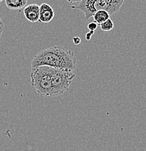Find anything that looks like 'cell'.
Wrapping results in <instances>:
<instances>
[{"label": "cell", "instance_id": "1", "mask_svg": "<svg viewBox=\"0 0 146 151\" xmlns=\"http://www.w3.org/2000/svg\"><path fill=\"white\" fill-rule=\"evenodd\" d=\"M78 60L72 50L65 47L54 46L38 52L31 62V68L48 66L57 69L75 70Z\"/></svg>", "mask_w": 146, "mask_h": 151}, {"label": "cell", "instance_id": "2", "mask_svg": "<svg viewBox=\"0 0 146 151\" xmlns=\"http://www.w3.org/2000/svg\"><path fill=\"white\" fill-rule=\"evenodd\" d=\"M125 0H82L72 9L81 11L86 20H89L94 14L99 10H105L110 15L117 13L120 9Z\"/></svg>", "mask_w": 146, "mask_h": 151}, {"label": "cell", "instance_id": "3", "mask_svg": "<svg viewBox=\"0 0 146 151\" xmlns=\"http://www.w3.org/2000/svg\"><path fill=\"white\" fill-rule=\"evenodd\" d=\"M31 81L32 86L41 97H53L50 67L39 66L31 68Z\"/></svg>", "mask_w": 146, "mask_h": 151}, {"label": "cell", "instance_id": "4", "mask_svg": "<svg viewBox=\"0 0 146 151\" xmlns=\"http://www.w3.org/2000/svg\"><path fill=\"white\" fill-rule=\"evenodd\" d=\"M52 81L53 97L63 94L69 90L70 84L75 77L73 70L67 69H57L50 67Z\"/></svg>", "mask_w": 146, "mask_h": 151}, {"label": "cell", "instance_id": "5", "mask_svg": "<svg viewBox=\"0 0 146 151\" xmlns=\"http://www.w3.org/2000/svg\"><path fill=\"white\" fill-rule=\"evenodd\" d=\"M54 11L52 7L46 3L39 6V21L43 23H50L54 18Z\"/></svg>", "mask_w": 146, "mask_h": 151}, {"label": "cell", "instance_id": "6", "mask_svg": "<svg viewBox=\"0 0 146 151\" xmlns=\"http://www.w3.org/2000/svg\"><path fill=\"white\" fill-rule=\"evenodd\" d=\"M25 17L31 23L39 21V6L36 4H28L23 9Z\"/></svg>", "mask_w": 146, "mask_h": 151}, {"label": "cell", "instance_id": "7", "mask_svg": "<svg viewBox=\"0 0 146 151\" xmlns=\"http://www.w3.org/2000/svg\"><path fill=\"white\" fill-rule=\"evenodd\" d=\"M7 8L12 10H19L25 8L27 5L28 0H4Z\"/></svg>", "mask_w": 146, "mask_h": 151}, {"label": "cell", "instance_id": "8", "mask_svg": "<svg viewBox=\"0 0 146 151\" xmlns=\"http://www.w3.org/2000/svg\"><path fill=\"white\" fill-rule=\"evenodd\" d=\"M94 21L98 25L101 24L103 22L107 20L110 18V15L108 13V12L105 10H99L97 11L93 16Z\"/></svg>", "mask_w": 146, "mask_h": 151}, {"label": "cell", "instance_id": "9", "mask_svg": "<svg viewBox=\"0 0 146 151\" xmlns=\"http://www.w3.org/2000/svg\"><path fill=\"white\" fill-rule=\"evenodd\" d=\"M100 29L103 31H110L114 28V22L111 18L108 19L103 23L99 25Z\"/></svg>", "mask_w": 146, "mask_h": 151}, {"label": "cell", "instance_id": "10", "mask_svg": "<svg viewBox=\"0 0 146 151\" xmlns=\"http://www.w3.org/2000/svg\"><path fill=\"white\" fill-rule=\"evenodd\" d=\"M97 28H98V24H97L95 21L90 22V23H89L88 25V28L90 31H95V30L97 29Z\"/></svg>", "mask_w": 146, "mask_h": 151}, {"label": "cell", "instance_id": "11", "mask_svg": "<svg viewBox=\"0 0 146 151\" xmlns=\"http://www.w3.org/2000/svg\"><path fill=\"white\" fill-rule=\"evenodd\" d=\"M73 43L75 45H80L81 43V39L79 37H75L73 38Z\"/></svg>", "mask_w": 146, "mask_h": 151}, {"label": "cell", "instance_id": "12", "mask_svg": "<svg viewBox=\"0 0 146 151\" xmlns=\"http://www.w3.org/2000/svg\"><path fill=\"white\" fill-rule=\"evenodd\" d=\"M4 23H3L2 20H1V17H0V38L1 37V35H2V33L4 31Z\"/></svg>", "mask_w": 146, "mask_h": 151}, {"label": "cell", "instance_id": "13", "mask_svg": "<svg viewBox=\"0 0 146 151\" xmlns=\"http://www.w3.org/2000/svg\"><path fill=\"white\" fill-rule=\"evenodd\" d=\"M94 34V31H89V32H88L87 34H86V35H85V39H86V40L87 41H89V40H90V39H91L92 38V36Z\"/></svg>", "mask_w": 146, "mask_h": 151}, {"label": "cell", "instance_id": "14", "mask_svg": "<svg viewBox=\"0 0 146 151\" xmlns=\"http://www.w3.org/2000/svg\"><path fill=\"white\" fill-rule=\"evenodd\" d=\"M67 2L70 3V4H75V3H79L82 0H65Z\"/></svg>", "mask_w": 146, "mask_h": 151}, {"label": "cell", "instance_id": "15", "mask_svg": "<svg viewBox=\"0 0 146 151\" xmlns=\"http://www.w3.org/2000/svg\"><path fill=\"white\" fill-rule=\"evenodd\" d=\"M3 1V0H0V2H1V1Z\"/></svg>", "mask_w": 146, "mask_h": 151}]
</instances>
